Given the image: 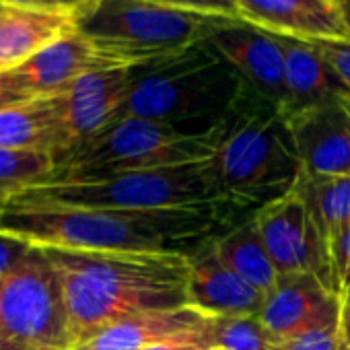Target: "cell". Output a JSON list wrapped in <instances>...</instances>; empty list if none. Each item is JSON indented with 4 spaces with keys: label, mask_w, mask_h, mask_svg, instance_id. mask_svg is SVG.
I'll return each instance as SVG.
<instances>
[{
    "label": "cell",
    "mask_w": 350,
    "mask_h": 350,
    "mask_svg": "<svg viewBox=\"0 0 350 350\" xmlns=\"http://www.w3.org/2000/svg\"><path fill=\"white\" fill-rule=\"evenodd\" d=\"M231 200L159 211H85L0 204V235L38 250L165 252L194 256L247 217Z\"/></svg>",
    "instance_id": "obj_1"
},
{
    "label": "cell",
    "mask_w": 350,
    "mask_h": 350,
    "mask_svg": "<svg viewBox=\"0 0 350 350\" xmlns=\"http://www.w3.org/2000/svg\"><path fill=\"white\" fill-rule=\"evenodd\" d=\"M44 252L62 284L72 348L122 317L188 305L190 256L165 252Z\"/></svg>",
    "instance_id": "obj_2"
},
{
    "label": "cell",
    "mask_w": 350,
    "mask_h": 350,
    "mask_svg": "<svg viewBox=\"0 0 350 350\" xmlns=\"http://www.w3.org/2000/svg\"><path fill=\"white\" fill-rule=\"evenodd\" d=\"M211 169L223 196L252 211L288 194L303 171L284 118L250 87L223 120Z\"/></svg>",
    "instance_id": "obj_3"
},
{
    "label": "cell",
    "mask_w": 350,
    "mask_h": 350,
    "mask_svg": "<svg viewBox=\"0 0 350 350\" xmlns=\"http://www.w3.org/2000/svg\"><path fill=\"white\" fill-rule=\"evenodd\" d=\"M231 21L154 0H95L75 17V27L109 68L134 70L202 46Z\"/></svg>",
    "instance_id": "obj_4"
},
{
    "label": "cell",
    "mask_w": 350,
    "mask_h": 350,
    "mask_svg": "<svg viewBox=\"0 0 350 350\" xmlns=\"http://www.w3.org/2000/svg\"><path fill=\"white\" fill-rule=\"evenodd\" d=\"M243 79L211 48L196 46L167 62L134 68L120 118L215 126L243 97ZM113 120V122H116Z\"/></svg>",
    "instance_id": "obj_5"
},
{
    "label": "cell",
    "mask_w": 350,
    "mask_h": 350,
    "mask_svg": "<svg viewBox=\"0 0 350 350\" xmlns=\"http://www.w3.org/2000/svg\"><path fill=\"white\" fill-rule=\"evenodd\" d=\"M223 120L215 126H194L120 118L60 163L50 182L206 163L221 142Z\"/></svg>",
    "instance_id": "obj_6"
},
{
    "label": "cell",
    "mask_w": 350,
    "mask_h": 350,
    "mask_svg": "<svg viewBox=\"0 0 350 350\" xmlns=\"http://www.w3.org/2000/svg\"><path fill=\"white\" fill-rule=\"evenodd\" d=\"M227 200L217 184L211 161L128 171L95 180L46 182L15 194L3 204L85 211H159ZM233 202V200H231Z\"/></svg>",
    "instance_id": "obj_7"
},
{
    "label": "cell",
    "mask_w": 350,
    "mask_h": 350,
    "mask_svg": "<svg viewBox=\"0 0 350 350\" xmlns=\"http://www.w3.org/2000/svg\"><path fill=\"white\" fill-rule=\"evenodd\" d=\"M0 336L23 350H72L62 284L44 250L31 247L0 278Z\"/></svg>",
    "instance_id": "obj_8"
},
{
    "label": "cell",
    "mask_w": 350,
    "mask_h": 350,
    "mask_svg": "<svg viewBox=\"0 0 350 350\" xmlns=\"http://www.w3.org/2000/svg\"><path fill=\"white\" fill-rule=\"evenodd\" d=\"M252 217L280 278L293 274H315L334 293L327 254L297 188L262 204Z\"/></svg>",
    "instance_id": "obj_9"
},
{
    "label": "cell",
    "mask_w": 350,
    "mask_h": 350,
    "mask_svg": "<svg viewBox=\"0 0 350 350\" xmlns=\"http://www.w3.org/2000/svg\"><path fill=\"white\" fill-rule=\"evenodd\" d=\"M132 77V68H103L81 77L66 91L54 95L60 132L58 165L118 118Z\"/></svg>",
    "instance_id": "obj_10"
},
{
    "label": "cell",
    "mask_w": 350,
    "mask_h": 350,
    "mask_svg": "<svg viewBox=\"0 0 350 350\" xmlns=\"http://www.w3.org/2000/svg\"><path fill=\"white\" fill-rule=\"evenodd\" d=\"M262 99L282 111L286 103L284 58L274 33L235 19L204 42Z\"/></svg>",
    "instance_id": "obj_11"
},
{
    "label": "cell",
    "mask_w": 350,
    "mask_h": 350,
    "mask_svg": "<svg viewBox=\"0 0 350 350\" xmlns=\"http://www.w3.org/2000/svg\"><path fill=\"white\" fill-rule=\"evenodd\" d=\"M301 169L321 178H350V103L348 99L299 111L284 120Z\"/></svg>",
    "instance_id": "obj_12"
},
{
    "label": "cell",
    "mask_w": 350,
    "mask_h": 350,
    "mask_svg": "<svg viewBox=\"0 0 350 350\" xmlns=\"http://www.w3.org/2000/svg\"><path fill=\"white\" fill-rule=\"evenodd\" d=\"M268 334L280 342L303 332L342 323V301L315 274L282 276L258 313Z\"/></svg>",
    "instance_id": "obj_13"
},
{
    "label": "cell",
    "mask_w": 350,
    "mask_h": 350,
    "mask_svg": "<svg viewBox=\"0 0 350 350\" xmlns=\"http://www.w3.org/2000/svg\"><path fill=\"white\" fill-rule=\"evenodd\" d=\"M239 19L268 33L299 40H348L350 27L334 0H237Z\"/></svg>",
    "instance_id": "obj_14"
},
{
    "label": "cell",
    "mask_w": 350,
    "mask_h": 350,
    "mask_svg": "<svg viewBox=\"0 0 350 350\" xmlns=\"http://www.w3.org/2000/svg\"><path fill=\"white\" fill-rule=\"evenodd\" d=\"M264 295L217 256L213 241L190 256L188 305L206 315H258Z\"/></svg>",
    "instance_id": "obj_15"
},
{
    "label": "cell",
    "mask_w": 350,
    "mask_h": 350,
    "mask_svg": "<svg viewBox=\"0 0 350 350\" xmlns=\"http://www.w3.org/2000/svg\"><path fill=\"white\" fill-rule=\"evenodd\" d=\"M103 68L109 66L99 58L93 44L75 27L42 48L13 72L33 97H54L81 77Z\"/></svg>",
    "instance_id": "obj_16"
},
{
    "label": "cell",
    "mask_w": 350,
    "mask_h": 350,
    "mask_svg": "<svg viewBox=\"0 0 350 350\" xmlns=\"http://www.w3.org/2000/svg\"><path fill=\"white\" fill-rule=\"evenodd\" d=\"M276 38L282 50L286 77V103L280 111L284 120L299 111L346 99L315 42L288 36Z\"/></svg>",
    "instance_id": "obj_17"
},
{
    "label": "cell",
    "mask_w": 350,
    "mask_h": 350,
    "mask_svg": "<svg viewBox=\"0 0 350 350\" xmlns=\"http://www.w3.org/2000/svg\"><path fill=\"white\" fill-rule=\"evenodd\" d=\"M204 317L206 313L190 305L142 311L109 323L72 350H144L161 340L194 329Z\"/></svg>",
    "instance_id": "obj_18"
},
{
    "label": "cell",
    "mask_w": 350,
    "mask_h": 350,
    "mask_svg": "<svg viewBox=\"0 0 350 350\" xmlns=\"http://www.w3.org/2000/svg\"><path fill=\"white\" fill-rule=\"evenodd\" d=\"M75 29V15L5 7L0 13V75L13 72L42 48Z\"/></svg>",
    "instance_id": "obj_19"
},
{
    "label": "cell",
    "mask_w": 350,
    "mask_h": 350,
    "mask_svg": "<svg viewBox=\"0 0 350 350\" xmlns=\"http://www.w3.org/2000/svg\"><path fill=\"white\" fill-rule=\"evenodd\" d=\"M0 150L52 154L58 167L60 132L56 97H38L0 111Z\"/></svg>",
    "instance_id": "obj_20"
},
{
    "label": "cell",
    "mask_w": 350,
    "mask_h": 350,
    "mask_svg": "<svg viewBox=\"0 0 350 350\" xmlns=\"http://www.w3.org/2000/svg\"><path fill=\"white\" fill-rule=\"evenodd\" d=\"M295 188L309 211L332 266V250L350 227V178H321L301 171Z\"/></svg>",
    "instance_id": "obj_21"
},
{
    "label": "cell",
    "mask_w": 350,
    "mask_h": 350,
    "mask_svg": "<svg viewBox=\"0 0 350 350\" xmlns=\"http://www.w3.org/2000/svg\"><path fill=\"white\" fill-rule=\"evenodd\" d=\"M213 245L223 264L264 297H268L278 286L280 274L266 252L254 217H247L229 231H225L213 241Z\"/></svg>",
    "instance_id": "obj_22"
},
{
    "label": "cell",
    "mask_w": 350,
    "mask_h": 350,
    "mask_svg": "<svg viewBox=\"0 0 350 350\" xmlns=\"http://www.w3.org/2000/svg\"><path fill=\"white\" fill-rule=\"evenodd\" d=\"M192 338L202 350H274L276 344L258 315H206Z\"/></svg>",
    "instance_id": "obj_23"
},
{
    "label": "cell",
    "mask_w": 350,
    "mask_h": 350,
    "mask_svg": "<svg viewBox=\"0 0 350 350\" xmlns=\"http://www.w3.org/2000/svg\"><path fill=\"white\" fill-rule=\"evenodd\" d=\"M54 173L56 161L52 154L0 150V204L25 188L50 182Z\"/></svg>",
    "instance_id": "obj_24"
},
{
    "label": "cell",
    "mask_w": 350,
    "mask_h": 350,
    "mask_svg": "<svg viewBox=\"0 0 350 350\" xmlns=\"http://www.w3.org/2000/svg\"><path fill=\"white\" fill-rule=\"evenodd\" d=\"M274 350H344L342 323L315 327L299 336L280 340L274 344Z\"/></svg>",
    "instance_id": "obj_25"
},
{
    "label": "cell",
    "mask_w": 350,
    "mask_h": 350,
    "mask_svg": "<svg viewBox=\"0 0 350 350\" xmlns=\"http://www.w3.org/2000/svg\"><path fill=\"white\" fill-rule=\"evenodd\" d=\"M317 50L321 52L325 64L342 87L346 99L350 101V38L348 40H317Z\"/></svg>",
    "instance_id": "obj_26"
},
{
    "label": "cell",
    "mask_w": 350,
    "mask_h": 350,
    "mask_svg": "<svg viewBox=\"0 0 350 350\" xmlns=\"http://www.w3.org/2000/svg\"><path fill=\"white\" fill-rule=\"evenodd\" d=\"M332 278L334 293L342 301V297L350 291V227L332 250Z\"/></svg>",
    "instance_id": "obj_27"
},
{
    "label": "cell",
    "mask_w": 350,
    "mask_h": 350,
    "mask_svg": "<svg viewBox=\"0 0 350 350\" xmlns=\"http://www.w3.org/2000/svg\"><path fill=\"white\" fill-rule=\"evenodd\" d=\"M154 3L169 5V7H175V9H184V11L202 13V15L239 19L237 0H154Z\"/></svg>",
    "instance_id": "obj_28"
},
{
    "label": "cell",
    "mask_w": 350,
    "mask_h": 350,
    "mask_svg": "<svg viewBox=\"0 0 350 350\" xmlns=\"http://www.w3.org/2000/svg\"><path fill=\"white\" fill-rule=\"evenodd\" d=\"M95 0H0L3 7H15V9H33V11H54V13H70L79 15L85 11Z\"/></svg>",
    "instance_id": "obj_29"
},
{
    "label": "cell",
    "mask_w": 350,
    "mask_h": 350,
    "mask_svg": "<svg viewBox=\"0 0 350 350\" xmlns=\"http://www.w3.org/2000/svg\"><path fill=\"white\" fill-rule=\"evenodd\" d=\"M38 97L29 93V89L21 83V79L15 72L0 75V111L29 103Z\"/></svg>",
    "instance_id": "obj_30"
},
{
    "label": "cell",
    "mask_w": 350,
    "mask_h": 350,
    "mask_svg": "<svg viewBox=\"0 0 350 350\" xmlns=\"http://www.w3.org/2000/svg\"><path fill=\"white\" fill-rule=\"evenodd\" d=\"M29 252H31L29 245L0 235V278L13 272L29 256Z\"/></svg>",
    "instance_id": "obj_31"
},
{
    "label": "cell",
    "mask_w": 350,
    "mask_h": 350,
    "mask_svg": "<svg viewBox=\"0 0 350 350\" xmlns=\"http://www.w3.org/2000/svg\"><path fill=\"white\" fill-rule=\"evenodd\" d=\"M144 350H202L194 338H192V329L190 332H184L180 336H173V338H167V340H161Z\"/></svg>",
    "instance_id": "obj_32"
},
{
    "label": "cell",
    "mask_w": 350,
    "mask_h": 350,
    "mask_svg": "<svg viewBox=\"0 0 350 350\" xmlns=\"http://www.w3.org/2000/svg\"><path fill=\"white\" fill-rule=\"evenodd\" d=\"M342 340L344 350H350V319H342Z\"/></svg>",
    "instance_id": "obj_33"
},
{
    "label": "cell",
    "mask_w": 350,
    "mask_h": 350,
    "mask_svg": "<svg viewBox=\"0 0 350 350\" xmlns=\"http://www.w3.org/2000/svg\"><path fill=\"white\" fill-rule=\"evenodd\" d=\"M342 319H350V291L342 297Z\"/></svg>",
    "instance_id": "obj_34"
},
{
    "label": "cell",
    "mask_w": 350,
    "mask_h": 350,
    "mask_svg": "<svg viewBox=\"0 0 350 350\" xmlns=\"http://www.w3.org/2000/svg\"><path fill=\"white\" fill-rule=\"evenodd\" d=\"M0 350H23L17 344H13L11 340H7L5 336H0Z\"/></svg>",
    "instance_id": "obj_35"
},
{
    "label": "cell",
    "mask_w": 350,
    "mask_h": 350,
    "mask_svg": "<svg viewBox=\"0 0 350 350\" xmlns=\"http://www.w3.org/2000/svg\"><path fill=\"white\" fill-rule=\"evenodd\" d=\"M338 5H340L342 13H344V17H346V23H348V27H350V0H338Z\"/></svg>",
    "instance_id": "obj_36"
},
{
    "label": "cell",
    "mask_w": 350,
    "mask_h": 350,
    "mask_svg": "<svg viewBox=\"0 0 350 350\" xmlns=\"http://www.w3.org/2000/svg\"><path fill=\"white\" fill-rule=\"evenodd\" d=\"M3 11H5V7H3V5H0V13H3Z\"/></svg>",
    "instance_id": "obj_37"
},
{
    "label": "cell",
    "mask_w": 350,
    "mask_h": 350,
    "mask_svg": "<svg viewBox=\"0 0 350 350\" xmlns=\"http://www.w3.org/2000/svg\"><path fill=\"white\" fill-rule=\"evenodd\" d=\"M334 3H338V0H334Z\"/></svg>",
    "instance_id": "obj_38"
},
{
    "label": "cell",
    "mask_w": 350,
    "mask_h": 350,
    "mask_svg": "<svg viewBox=\"0 0 350 350\" xmlns=\"http://www.w3.org/2000/svg\"><path fill=\"white\" fill-rule=\"evenodd\" d=\"M348 103H350V101H348Z\"/></svg>",
    "instance_id": "obj_39"
}]
</instances>
